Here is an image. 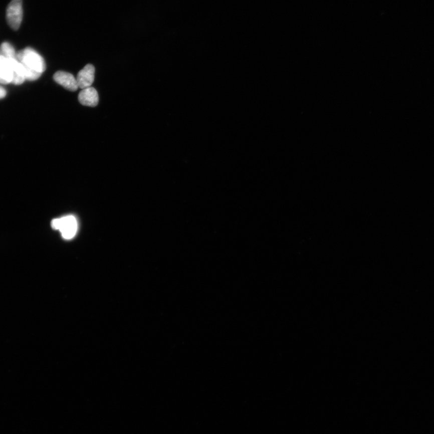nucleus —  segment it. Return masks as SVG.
<instances>
[{
    "label": "nucleus",
    "mask_w": 434,
    "mask_h": 434,
    "mask_svg": "<svg viewBox=\"0 0 434 434\" xmlns=\"http://www.w3.org/2000/svg\"><path fill=\"white\" fill-rule=\"evenodd\" d=\"M17 57L25 70L26 80L34 81L40 78L46 70L45 61L39 53L31 48H26L17 53Z\"/></svg>",
    "instance_id": "f257e3e1"
},
{
    "label": "nucleus",
    "mask_w": 434,
    "mask_h": 434,
    "mask_svg": "<svg viewBox=\"0 0 434 434\" xmlns=\"http://www.w3.org/2000/svg\"><path fill=\"white\" fill-rule=\"evenodd\" d=\"M52 227L55 230L60 231L64 239L70 240L76 236L77 222L75 217L68 215L53 220L52 222Z\"/></svg>",
    "instance_id": "f03ea898"
},
{
    "label": "nucleus",
    "mask_w": 434,
    "mask_h": 434,
    "mask_svg": "<svg viewBox=\"0 0 434 434\" xmlns=\"http://www.w3.org/2000/svg\"><path fill=\"white\" fill-rule=\"evenodd\" d=\"M23 17L22 0H12L7 10V20L9 26L17 31L22 24Z\"/></svg>",
    "instance_id": "7ed1b4c3"
},
{
    "label": "nucleus",
    "mask_w": 434,
    "mask_h": 434,
    "mask_svg": "<svg viewBox=\"0 0 434 434\" xmlns=\"http://www.w3.org/2000/svg\"><path fill=\"white\" fill-rule=\"evenodd\" d=\"M94 78L95 67L94 65L91 64L86 65L77 74L76 80L79 88L83 90V89L91 87L94 81Z\"/></svg>",
    "instance_id": "20e7f679"
},
{
    "label": "nucleus",
    "mask_w": 434,
    "mask_h": 434,
    "mask_svg": "<svg viewBox=\"0 0 434 434\" xmlns=\"http://www.w3.org/2000/svg\"><path fill=\"white\" fill-rule=\"evenodd\" d=\"M14 79V70L10 59L0 54V83H13Z\"/></svg>",
    "instance_id": "39448f33"
},
{
    "label": "nucleus",
    "mask_w": 434,
    "mask_h": 434,
    "mask_svg": "<svg viewBox=\"0 0 434 434\" xmlns=\"http://www.w3.org/2000/svg\"><path fill=\"white\" fill-rule=\"evenodd\" d=\"M53 79L58 84L63 86L67 90L71 91H76L79 88L77 80L73 74L65 71H59L55 74Z\"/></svg>",
    "instance_id": "423d86ee"
},
{
    "label": "nucleus",
    "mask_w": 434,
    "mask_h": 434,
    "mask_svg": "<svg viewBox=\"0 0 434 434\" xmlns=\"http://www.w3.org/2000/svg\"><path fill=\"white\" fill-rule=\"evenodd\" d=\"M79 102L82 105L95 107L99 102V94L93 87L83 89L79 95Z\"/></svg>",
    "instance_id": "0eeeda50"
},
{
    "label": "nucleus",
    "mask_w": 434,
    "mask_h": 434,
    "mask_svg": "<svg viewBox=\"0 0 434 434\" xmlns=\"http://www.w3.org/2000/svg\"><path fill=\"white\" fill-rule=\"evenodd\" d=\"M7 96V91L4 88L0 87V99H3Z\"/></svg>",
    "instance_id": "6e6552de"
}]
</instances>
